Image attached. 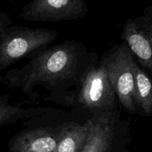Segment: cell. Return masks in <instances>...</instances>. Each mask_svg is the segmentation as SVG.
Returning a JSON list of instances; mask_svg holds the SVG:
<instances>
[{
  "instance_id": "cell-1",
  "label": "cell",
  "mask_w": 152,
  "mask_h": 152,
  "mask_svg": "<svg viewBox=\"0 0 152 152\" xmlns=\"http://www.w3.org/2000/svg\"><path fill=\"white\" fill-rule=\"evenodd\" d=\"M31 53L29 62L9 70L0 77V81L10 88L21 91L33 101L36 99V88L41 86L50 91L46 100L62 105L71 88H77L84 71L96 56L75 40Z\"/></svg>"
},
{
  "instance_id": "cell-2",
  "label": "cell",
  "mask_w": 152,
  "mask_h": 152,
  "mask_svg": "<svg viewBox=\"0 0 152 152\" xmlns=\"http://www.w3.org/2000/svg\"><path fill=\"white\" fill-rule=\"evenodd\" d=\"M63 105L80 107L90 114L111 111L118 107L115 92L97 56L89 64Z\"/></svg>"
},
{
  "instance_id": "cell-12",
  "label": "cell",
  "mask_w": 152,
  "mask_h": 152,
  "mask_svg": "<svg viewBox=\"0 0 152 152\" xmlns=\"http://www.w3.org/2000/svg\"><path fill=\"white\" fill-rule=\"evenodd\" d=\"M7 1H13V0H7Z\"/></svg>"
},
{
  "instance_id": "cell-5",
  "label": "cell",
  "mask_w": 152,
  "mask_h": 152,
  "mask_svg": "<svg viewBox=\"0 0 152 152\" xmlns=\"http://www.w3.org/2000/svg\"><path fill=\"white\" fill-rule=\"evenodd\" d=\"M88 135L81 152H114L129 142L131 120L122 115V110L90 114Z\"/></svg>"
},
{
  "instance_id": "cell-7",
  "label": "cell",
  "mask_w": 152,
  "mask_h": 152,
  "mask_svg": "<svg viewBox=\"0 0 152 152\" xmlns=\"http://www.w3.org/2000/svg\"><path fill=\"white\" fill-rule=\"evenodd\" d=\"M121 38L152 75V6L145 7L141 16L126 20Z\"/></svg>"
},
{
  "instance_id": "cell-11",
  "label": "cell",
  "mask_w": 152,
  "mask_h": 152,
  "mask_svg": "<svg viewBox=\"0 0 152 152\" xmlns=\"http://www.w3.org/2000/svg\"><path fill=\"white\" fill-rule=\"evenodd\" d=\"M134 100L137 113L152 116V80L137 62L134 64Z\"/></svg>"
},
{
  "instance_id": "cell-10",
  "label": "cell",
  "mask_w": 152,
  "mask_h": 152,
  "mask_svg": "<svg viewBox=\"0 0 152 152\" xmlns=\"http://www.w3.org/2000/svg\"><path fill=\"white\" fill-rule=\"evenodd\" d=\"M88 129V118L83 123H65L57 146L53 152H81L87 140Z\"/></svg>"
},
{
  "instance_id": "cell-6",
  "label": "cell",
  "mask_w": 152,
  "mask_h": 152,
  "mask_svg": "<svg viewBox=\"0 0 152 152\" xmlns=\"http://www.w3.org/2000/svg\"><path fill=\"white\" fill-rule=\"evenodd\" d=\"M88 12L86 0H31L19 16L29 22H57L83 19Z\"/></svg>"
},
{
  "instance_id": "cell-8",
  "label": "cell",
  "mask_w": 152,
  "mask_h": 152,
  "mask_svg": "<svg viewBox=\"0 0 152 152\" xmlns=\"http://www.w3.org/2000/svg\"><path fill=\"white\" fill-rule=\"evenodd\" d=\"M65 123L21 131L9 142L8 152H53Z\"/></svg>"
},
{
  "instance_id": "cell-9",
  "label": "cell",
  "mask_w": 152,
  "mask_h": 152,
  "mask_svg": "<svg viewBox=\"0 0 152 152\" xmlns=\"http://www.w3.org/2000/svg\"><path fill=\"white\" fill-rule=\"evenodd\" d=\"M49 108H25L23 103L13 102L9 95L0 93V128L16 123L23 119L37 118L50 113Z\"/></svg>"
},
{
  "instance_id": "cell-4",
  "label": "cell",
  "mask_w": 152,
  "mask_h": 152,
  "mask_svg": "<svg viewBox=\"0 0 152 152\" xmlns=\"http://www.w3.org/2000/svg\"><path fill=\"white\" fill-rule=\"evenodd\" d=\"M122 107L131 114L137 113L134 100V56L125 43L110 48L100 59Z\"/></svg>"
},
{
  "instance_id": "cell-3",
  "label": "cell",
  "mask_w": 152,
  "mask_h": 152,
  "mask_svg": "<svg viewBox=\"0 0 152 152\" xmlns=\"http://www.w3.org/2000/svg\"><path fill=\"white\" fill-rule=\"evenodd\" d=\"M56 31L13 25L10 15L0 12V71L54 42Z\"/></svg>"
}]
</instances>
